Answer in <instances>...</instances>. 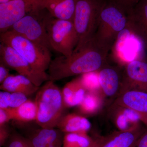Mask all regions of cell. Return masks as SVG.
I'll use <instances>...</instances> for the list:
<instances>
[{
    "mask_svg": "<svg viewBox=\"0 0 147 147\" xmlns=\"http://www.w3.org/2000/svg\"><path fill=\"white\" fill-rule=\"evenodd\" d=\"M99 105L100 100L96 92H87L79 108L82 113L90 115L96 111Z\"/></svg>",
    "mask_w": 147,
    "mask_h": 147,
    "instance_id": "obj_21",
    "label": "cell"
},
{
    "mask_svg": "<svg viewBox=\"0 0 147 147\" xmlns=\"http://www.w3.org/2000/svg\"><path fill=\"white\" fill-rule=\"evenodd\" d=\"M113 105L128 108L139 116V120L147 127V93L131 90L118 96Z\"/></svg>",
    "mask_w": 147,
    "mask_h": 147,
    "instance_id": "obj_11",
    "label": "cell"
},
{
    "mask_svg": "<svg viewBox=\"0 0 147 147\" xmlns=\"http://www.w3.org/2000/svg\"><path fill=\"white\" fill-rule=\"evenodd\" d=\"M1 43L10 46L28 62L35 70L45 73L52 61L50 50L10 30L1 33Z\"/></svg>",
    "mask_w": 147,
    "mask_h": 147,
    "instance_id": "obj_4",
    "label": "cell"
},
{
    "mask_svg": "<svg viewBox=\"0 0 147 147\" xmlns=\"http://www.w3.org/2000/svg\"><path fill=\"white\" fill-rule=\"evenodd\" d=\"M42 10L28 13L9 30L50 50L45 24L46 16L41 14Z\"/></svg>",
    "mask_w": 147,
    "mask_h": 147,
    "instance_id": "obj_7",
    "label": "cell"
},
{
    "mask_svg": "<svg viewBox=\"0 0 147 147\" xmlns=\"http://www.w3.org/2000/svg\"><path fill=\"white\" fill-rule=\"evenodd\" d=\"M34 100L37 107L38 125L42 128L57 127L65 108L62 90L55 82L49 80L40 87Z\"/></svg>",
    "mask_w": 147,
    "mask_h": 147,
    "instance_id": "obj_3",
    "label": "cell"
},
{
    "mask_svg": "<svg viewBox=\"0 0 147 147\" xmlns=\"http://www.w3.org/2000/svg\"><path fill=\"white\" fill-rule=\"evenodd\" d=\"M54 18L73 21L76 0H37Z\"/></svg>",
    "mask_w": 147,
    "mask_h": 147,
    "instance_id": "obj_14",
    "label": "cell"
},
{
    "mask_svg": "<svg viewBox=\"0 0 147 147\" xmlns=\"http://www.w3.org/2000/svg\"><path fill=\"white\" fill-rule=\"evenodd\" d=\"M104 2L103 0H76L73 22L78 42L74 51L82 48L93 37Z\"/></svg>",
    "mask_w": 147,
    "mask_h": 147,
    "instance_id": "obj_5",
    "label": "cell"
},
{
    "mask_svg": "<svg viewBox=\"0 0 147 147\" xmlns=\"http://www.w3.org/2000/svg\"><path fill=\"white\" fill-rule=\"evenodd\" d=\"M11 120V115L9 108L0 109V126L5 125Z\"/></svg>",
    "mask_w": 147,
    "mask_h": 147,
    "instance_id": "obj_29",
    "label": "cell"
},
{
    "mask_svg": "<svg viewBox=\"0 0 147 147\" xmlns=\"http://www.w3.org/2000/svg\"><path fill=\"white\" fill-rule=\"evenodd\" d=\"M11 1H13V0H0V3H3L8 2Z\"/></svg>",
    "mask_w": 147,
    "mask_h": 147,
    "instance_id": "obj_34",
    "label": "cell"
},
{
    "mask_svg": "<svg viewBox=\"0 0 147 147\" xmlns=\"http://www.w3.org/2000/svg\"><path fill=\"white\" fill-rule=\"evenodd\" d=\"M5 147H32L27 138L18 134H11Z\"/></svg>",
    "mask_w": 147,
    "mask_h": 147,
    "instance_id": "obj_24",
    "label": "cell"
},
{
    "mask_svg": "<svg viewBox=\"0 0 147 147\" xmlns=\"http://www.w3.org/2000/svg\"><path fill=\"white\" fill-rule=\"evenodd\" d=\"M90 72L82 75L79 78L80 82L87 92H97L100 89L98 72Z\"/></svg>",
    "mask_w": 147,
    "mask_h": 147,
    "instance_id": "obj_23",
    "label": "cell"
},
{
    "mask_svg": "<svg viewBox=\"0 0 147 147\" xmlns=\"http://www.w3.org/2000/svg\"><path fill=\"white\" fill-rule=\"evenodd\" d=\"M10 92L2 91L0 92V109H7L9 108Z\"/></svg>",
    "mask_w": 147,
    "mask_h": 147,
    "instance_id": "obj_28",
    "label": "cell"
},
{
    "mask_svg": "<svg viewBox=\"0 0 147 147\" xmlns=\"http://www.w3.org/2000/svg\"><path fill=\"white\" fill-rule=\"evenodd\" d=\"M127 28L141 40L147 53V0H140L130 11Z\"/></svg>",
    "mask_w": 147,
    "mask_h": 147,
    "instance_id": "obj_12",
    "label": "cell"
},
{
    "mask_svg": "<svg viewBox=\"0 0 147 147\" xmlns=\"http://www.w3.org/2000/svg\"><path fill=\"white\" fill-rule=\"evenodd\" d=\"M130 12L140 0H114Z\"/></svg>",
    "mask_w": 147,
    "mask_h": 147,
    "instance_id": "obj_27",
    "label": "cell"
},
{
    "mask_svg": "<svg viewBox=\"0 0 147 147\" xmlns=\"http://www.w3.org/2000/svg\"><path fill=\"white\" fill-rule=\"evenodd\" d=\"M131 90L147 93V61L136 59L126 64L119 94Z\"/></svg>",
    "mask_w": 147,
    "mask_h": 147,
    "instance_id": "obj_10",
    "label": "cell"
},
{
    "mask_svg": "<svg viewBox=\"0 0 147 147\" xmlns=\"http://www.w3.org/2000/svg\"><path fill=\"white\" fill-rule=\"evenodd\" d=\"M8 127L6 125L0 126V146H4L11 135Z\"/></svg>",
    "mask_w": 147,
    "mask_h": 147,
    "instance_id": "obj_26",
    "label": "cell"
},
{
    "mask_svg": "<svg viewBox=\"0 0 147 147\" xmlns=\"http://www.w3.org/2000/svg\"><path fill=\"white\" fill-rule=\"evenodd\" d=\"M132 147H147V128L145 129Z\"/></svg>",
    "mask_w": 147,
    "mask_h": 147,
    "instance_id": "obj_30",
    "label": "cell"
},
{
    "mask_svg": "<svg viewBox=\"0 0 147 147\" xmlns=\"http://www.w3.org/2000/svg\"><path fill=\"white\" fill-rule=\"evenodd\" d=\"M91 127L88 119L75 114L63 115L58 124L57 128L63 133H87Z\"/></svg>",
    "mask_w": 147,
    "mask_h": 147,
    "instance_id": "obj_18",
    "label": "cell"
},
{
    "mask_svg": "<svg viewBox=\"0 0 147 147\" xmlns=\"http://www.w3.org/2000/svg\"><path fill=\"white\" fill-rule=\"evenodd\" d=\"M145 129L139 126L126 131H120L104 137L100 147H132Z\"/></svg>",
    "mask_w": 147,
    "mask_h": 147,
    "instance_id": "obj_17",
    "label": "cell"
},
{
    "mask_svg": "<svg viewBox=\"0 0 147 147\" xmlns=\"http://www.w3.org/2000/svg\"><path fill=\"white\" fill-rule=\"evenodd\" d=\"M100 91L107 97L119 93L122 75L117 67L107 64L98 71Z\"/></svg>",
    "mask_w": 147,
    "mask_h": 147,
    "instance_id": "obj_13",
    "label": "cell"
},
{
    "mask_svg": "<svg viewBox=\"0 0 147 147\" xmlns=\"http://www.w3.org/2000/svg\"><path fill=\"white\" fill-rule=\"evenodd\" d=\"M94 141L85 132L65 133L62 147H90Z\"/></svg>",
    "mask_w": 147,
    "mask_h": 147,
    "instance_id": "obj_20",
    "label": "cell"
},
{
    "mask_svg": "<svg viewBox=\"0 0 147 147\" xmlns=\"http://www.w3.org/2000/svg\"><path fill=\"white\" fill-rule=\"evenodd\" d=\"M63 143L61 144H55L52 145L50 147H62V146Z\"/></svg>",
    "mask_w": 147,
    "mask_h": 147,
    "instance_id": "obj_33",
    "label": "cell"
},
{
    "mask_svg": "<svg viewBox=\"0 0 147 147\" xmlns=\"http://www.w3.org/2000/svg\"><path fill=\"white\" fill-rule=\"evenodd\" d=\"M9 68L6 66L5 65L0 62V84H1L8 77L9 74Z\"/></svg>",
    "mask_w": 147,
    "mask_h": 147,
    "instance_id": "obj_31",
    "label": "cell"
},
{
    "mask_svg": "<svg viewBox=\"0 0 147 147\" xmlns=\"http://www.w3.org/2000/svg\"><path fill=\"white\" fill-rule=\"evenodd\" d=\"M64 133L59 129L42 128L36 130L27 138L32 147H50L63 143Z\"/></svg>",
    "mask_w": 147,
    "mask_h": 147,
    "instance_id": "obj_15",
    "label": "cell"
},
{
    "mask_svg": "<svg viewBox=\"0 0 147 147\" xmlns=\"http://www.w3.org/2000/svg\"><path fill=\"white\" fill-rule=\"evenodd\" d=\"M78 79L77 86L71 96L67 98H63L65 108H71L80 105L87 93L86 90L83 86L79 78Z\"/></svg>",
    "mask_w": 147,
    "mask_h": 147,
    "instance_id": "obj_22",
    "label": "cell"
},
{
    "mask_svg": "<svg viewBox=\"0 0 147 147\" xmlns=\"http://www.w3.org/2000/svg\"><path fill=\"white\" fill-rule=\"evenodd\" d=\"M39 88L26 77L19 74H10L0 86L2 91L22 93L28 96L37 92Z\"/></svg>",
    "mask_w": 147,
    "mask_h": 147,
    "instance_id": "obj_16",
    "label": "cell"
},
{
    "mask_svg": "<svg viewBox=\"0 0 147 147\" xmlns=\"http://www.w3.org/2000/svg\"><path fill=\"white\" fill-rule=\"evenodd\" d=\"M103 140V137H98L94 139L93 144L90 147H100Z\"/></svg>",
    "mask_w": 147,
    "mask_h": 147,
    "instance_id": "obj_32",
    "label": "cell"
},
{
    "mask_svg": "<svg viewBox=\"0 0 147 147\" xmlns=\"http://www.w3.org/2000/svg\"><path fill=\"white\" fill-rule=\"evenodd\" d=\"M11 120L22 122H28L36 120L37 107L35 100H26L15 108H9Z\"/></svg>",
    "mask_w": 147,
    "mask_h": 147,
    "instance_id": "obj_19",
    "label": "cell"
},
{
    "mask_svg": "<svg viewBox=\"0 0 147 147\" xmlns=\"http://www.w3.org/2000/svg\"><path fill=\"white\" fill-rule=\"evenodd\" d=\"M45 24L51 49L65 57L70 56L78 42L73 21L54 18L49 13Z\"/></svg>",
    "mask_w": 147,
    "mask_h": 147,
    "instance_id": "obj_6",
    "label": "cell"
},
{
    "mask_svg": "<svg viewBox=\"0 0 147 147\" xmlns=\"http://www.w3.org/2000/svg\"><path fill=\"white\" fill-rule=\"evenodd\" d=\"M0 62L18 74L26 76L37 86L40 87L43 83L50 80L48 73L36 71L12 47L1 43L0 44Z\"/></svg>",
    "mask_w": 147,
    "mask_h": 147,
    "instance_id": "obj_8",
    "label": "cell"
},
{
    "mask_svg": "<svg viewBox=\"0 0 147 147\" xmlns=\"http://www.w3.org/2000/svg\"><path fill=\"white\" fill-rule=\"evenodd\" d=\"M129 13L114 0L104 1L92 38L95 43L109 52L119 36L127 28Z\"/></svg>",
    "mask_w": 147,
    "mask_h": 147,
    "instance_id": "obj_2",
    "label": "cell"
},
{
    "mask_svg": "<svg viewBox=\"0 0 147 147\" xmlns=\"http://www.w3.org/2000/svg\"><path fill=\"white\" fill-rule=\"evenodd\" d=\"M28 100V96L24 94L19 92H10L9 108H17Z\"/></svg>",
    "mask_w": 147,
    "mask_h": 147,
    "instance_id": "obj_25",
    "label": "cell"
},
{
    "mask_svg": "<svg viewBox=\"0 0 147 147\" xmlns=\"http://www.w3.org/2000/svg\"><path fill=\"white\" fill-rule=\"evenodd\" d=\"M42 10L37 0H13L0 3V32L8 30L28 13Z\"/></svg>",
    "mask_w": 147,
    "mask_h": 147,
    "instance_id": "obj_9",
    "label": "cell"
},
{
    "mask_svg": "<svg viewBox=\"0 0 147 147\" xmlns=\"http://www.w3.org/2000/svg\"><path fill=\"white\" fill-rule=\"evenodd\" d=\"M109 52L99 47L93 38L68 57L52 60L48 69L50 80L55 82L71 76L99 71L107 64Z\"/></svg>",
    "mask_w": 147,
    "mask_h": 147,
    "instance_id": "obj_1",
    "label": "cell"
}]
</instances>
